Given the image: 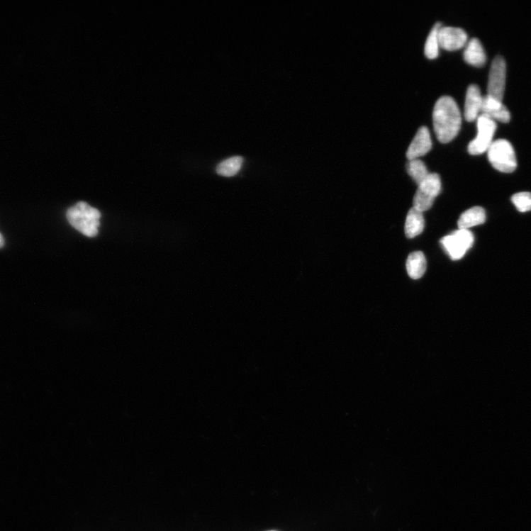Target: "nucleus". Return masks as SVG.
I'll return each mask as SVG.
<instances>
[{
    "label": "nucleus",
    "instance_id": "nucleus-21",
    "mask_svg": "<svg viewBox=\"0 0 531 531\" xmlns=\"http://www.w3.org/2000/svg\"><path fill=\"white\" fill-rule=\"evenodd\" d=\"M269 531H276V530H269Z\"/></svg>",
    "mask_w": 531,
    "mask_h": 531
},
{
    "label": "nucleus",
    "instance_id": "nucleus-4",
    "mask_svg": "<svg viewBox=\"0 0 531 531\" xmlns=\"http://www.w3.org/2000/svg\"><path fill=\"white\" fill-rule=\"evenodd\" d=\"M442 191V181L437 174H430L420 183L413 199V208L424 213L432 208L435 198Z\"/></svg>",
    "mask_w": 531,
    "mask_h": 531
},
{
    "label": "nucleus",
    "instance_id": "nucleus-7",
    "mask_svg": "<svg viewBox=\"0 0 531 531\" xmlns=\"http://www.w3.org/2000/svg\"><path fill=\"white\" fill-rule=\"evenodd\" d=\"M506 83V64L502 57H497L492 62L487 95L498 101H503Z\"/></svg>",
    "mask_w": 531,
    "mask_h": 531
},
{
    "label": "nucleus",
    "instance_id": "nucleus-12",
    "mask_svg": "<svg viewBox=\"0 0 531 531\" xmlns=\"http://www.w3.org/2000/svg\"><path fill=\"white\" fill-rule=\"evenodd\" d=\"M464 58L468 64L474 67H481L486 64V54L479 39L473 38L466 43Z\"/></svg>",
    "mask_w": 531,
    "mask_h": 531
},
{
    "label": "nucleus",
    "instance_id": "nucleus-1",
    "mask_svg": "<svg viewBox=\"0 0 531 531\" xmlns=\"http://www.w3.org/2000/svg\"><path fill=\"white\" fill-rule=\"evenodd\" d=\"M433 126L439 141L447 143L459 133L462 113L454 99L448 96L439 99L433 109Z\"/></svg>",
    "mask_w": 531,
    "mask_h": 531
},
{
    "label": "nucleus",
    "instance_id": "nucleus-10",
    "mask_svg": "<svg viewBox=\"0 0 531 531\" xmlns=\"http://www.w3.org/2000/svg\"><path fill=\"white\" fill-rule=\"evenodd\" d=\"M483 101L484 96L479 86L475 84L470 85L467 89L464 107V116L466 121L472 122L478 119L482 111Z\"/></svg>",
    "mask_w": 531,
    "mask_h": 531
},
{
    "label": "nucleus",
    "instance_id": "nucleus-20",
    "mask_svg": "<svg viewBox=\"0 0 531 531\" xmlns=\"http://www.w3.org/2000/svg\"><path fill=\"white\" fill-rule=\"evenodd\" d=\"M4 243H5V241H4L3 235L0 233V248H2L4 246Z\"/></svg>",
    "mask_w": 531,
    "mask_h": 531
},
{
    "label": "nucleus",
    "instance_id": "nucleus-5",
    "mask_svg": "<svg viewBox=\"0 0 531 531\" xmlns=\"http://www.w3.org/2000/svg\"><path fill=\"white\" fill-rule=\"evenodd\" d=\"M477 127L478 135L468 145V152L471 155H479L487 152L497 130L496 122L484 114L478 118Z\"/></svg>",
    "mask_w": 531,
    "mask_h": 531
},
{
    "label": "nucleus",
    "instance_id": "nucleus-11",
    "mask_svg": "<svg viewBox=\"0 0 531 531\" xmlns=\"http://www.w3.org/2000/svg\"><path fill=\"white\" fill-rule=\"evenodd\" d=\"M481 114H484L494 121L507 123L510 120L508 109L501 101H498L488 95L484 96Z\"/></svg>",
    "mask_w": 531,
    "mask_h": 531
},
{
    "label": "nucleus",
    "instance_id": "nucleus-19",
    "mask_svg": "<svg viewBox=\"0 0 531 531\" xmlns=\"http://www.w3.org/2000/svg\"><path fill=\"white\" fill-rule=\"evenodd\" d=\"M511 200L518 211L525 213L531 211V193H518L512 196Z\"/></svg>",
    "mask_w": 531,
    "mask_h": 531
},
{
    "label": "nucleus",
    "instance_id": "nucleus-17",
    "mask_svg": "<svg viewBox=\"0 0 531 531\" xmlns=\"http://www.w3.org/2000/svg\"><path fill=\"white\" fill-rule=\"evenodd\" d=\"M407 169L409 175L417 183L418 186L430 174L426 164L419 159L410 160Z\"/></svg>",
    "mask_w": 531,
    "mask_h": 531
},
{
    "label": "nucleus",
    "instance_id": "nucleus-18",
    "mask_svg": "<svg viewBox=\"0 0 531 531\" xmlns=\"http://www.w3.org/2000/svg\"><path fill=\"white\" fill-rule=\"evenodd\" d=\"M441 27V23H436L429 33L426 41L425 52L426 57L430 60H433L438 56L439 47H440L438 40V30Z\"/></svg>",
    "mask_w": 531,
    "mask_h": 531
},
{
    "label": "nucleus",
    "instance_id": "nucleus-9",
    "mask_svg": "<svg viewBox=\"0 0 531 531\" xmlns=\"http://www.w3.org/2000/svg\"><path fill=\"white\" fill-rule=\"evenodd\" d=\"M432 148V139L428 128L421 126L411 142L407 152L409 160L419 159L427 154Z\"/></svg>",
    "mask_w": 531,
    "mask_h": 531
},
{
    "label": "nucleus",
    "instance_id": "nucleus-13",
    "mask_svg": "<svg viewBox=\"0 0 531 531\" xmlns=\"http://www.w3.org/2000/svg\"><path fill=\"white\" fill-rule=\"evenodd\" d=\"M486 212L481 207H474L465 211L460 217L457 225L462 230L484 224L486 222Z\"/></svg>",
    "mask_w": 531,
    "mask_h": 531
},
{
    "label": "nucleus",
    "instance_id": "nucleus-16",
    "mask_svg": "<svg viewBox=\"0 0 531 531\" xmlns=\"http://www.w3.org/2000/svg\"><path fill=\"white\" fill-rule=\"evenodd\" d=\"M244 159L240 156H235L219 163L216 167L218 174L231 177L239 173L242 167Z\"/></svg>",
    "mask_w": 531,
    "mask_h": 531
},
{
    "label": "nucleus",
    "instance_id": "nucleus-14",
    "mask_svg": "<svg viewBox=\"0 0 531 531\" xmlns=\"http://www.w3.org/2000/svg\"><path fill=\"white\" fill-rule=\"evenodd\" d=\"M425 226V218L423 213L419 212L415 208H411L408 212L406 218L405 231L408 239L419 235L424 231Z\"/></svg>",
    "mask_w": 531,
    "mask_h": 531
},
{
    "label": "nucleus",
    "instance_id": "nucleus-15",
    "mask_svg": "<svg viewBox=\"0 0 531 531\" xmlns=\"http://www.w3.org/2000/svg\"><path fill=\"white\" fill-rule=\"evenodd\" d=\"M407 271L409 276L417 280L423 277L427 270V260L423 252H414L407 260Z\"/></svg>",
    "mask_w": 531,
    "mask_h": 531
},
{
    "label": "nucleus",
    "instance_id": "nucleus-8",
    "mask_svg": "<svg viewBox=\"0 0 531 531\" xmlns=\"http://www.w3.org/2000/svg\"><path fill=\"white\" fill-rule=\"evenodd\" d=\"M438 40L440 47L447 50H456L466 46L468 35L461 28L441 27L438 30Z\"/></svg>",
    "mask_w": 531,
    "mask_h": 531
},
{
    "label": "nucleus",
    "instance_id": "nucleus-6",
    "mask_svg": "<svg viewBox=\"0 0 531 531\" xmlns=\"http://www.w3.org/2000/svg\"><path fill=\"white\" fill-rule=\"evenodd\" d=\"M441 244L452 260H460L472 247L474 235L469 230L459 229L444 237Z\"/></svg>",
    "mask_w": 531,
    "mask_h": 531
},
{
    "label": "nucleus",
    "instance_id": "nucleus-3",
    "mask_svg": "<svg viewBox=\"0 0 531 531\" xmlns=\"http://www.w3.org/2000/svg\"><path fill=\"white\" fill-rule=\"evenodd\" d=\"M491 166L503 173L514 172L518 161L514 148L509 141L500 139L493 141L487 151Z\"/></svg>",
    "mask_w": 531,
    "mask_h": 531
},
{
    "label": "nucleus",
    "instance_id": "nucleus-2",
    "mask_svg": "<svg viewBox=\"0 0 531 531\" xmlns=\"http://www.w3.org/2000/svg\"><path fill=\"white\" fill-rule=\"evenodd\" d=\"M101 214L84 201L73 206L67 212L69 223L83 235L93 237L98 235Z\"/></svg>",
    "mask_w": 531,
    "mask_h": 531
}]
</instances>
